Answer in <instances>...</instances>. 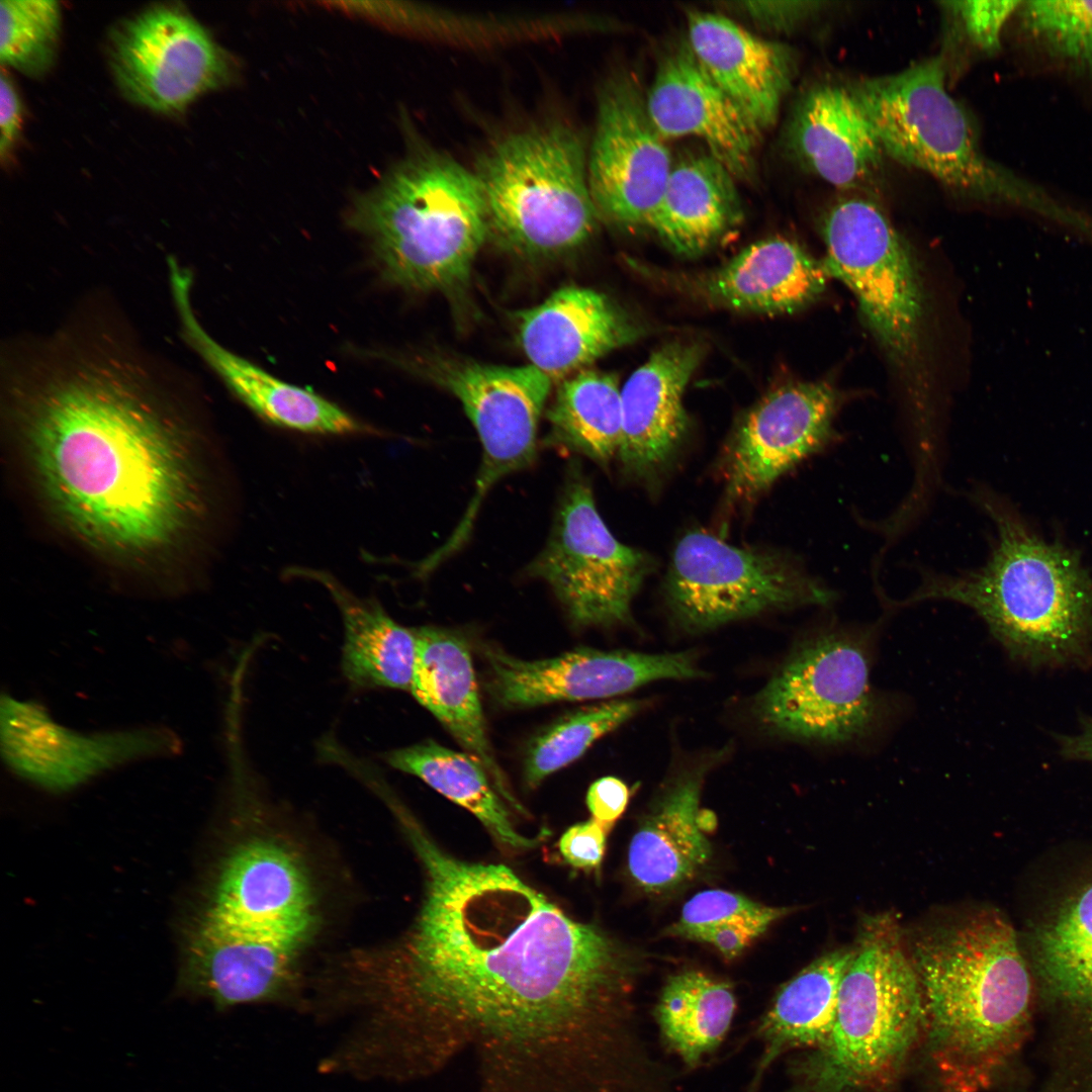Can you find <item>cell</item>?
<instances>
[{
  "instance_id": "1",
  "label": "cell",
  "mask_w": 1092,
  "mask_h": 1092,
  "mask_svg": "<svg viewBox=\"0 0 1092 1092\" xmlns=\"http://www.w3.org/2000/svg\"><path fill=\"white\" fill-rule=\"evenodd\" d=\"M424 873L421 905L396 938L331 964L328 990L362 1054H406L416 1030L452 1016L518 1030L625 1015L619 945L568 916L504 864L460 860L407 810L396 816Z\"/></svg>"
},
{
  "instance_id": "2",
  "label": "cell",
  "mask_w": 1092,
  "mask_h": 1092,
  "mask_svg": "<svg viewBox=\"0 0 1092 1092\" xmlns=\"http://www.w3.org/2000/svg\"><path fill=\"white\" fill-rule=\"evenodd\" d=\"M84 322L8 345V414L57 522L97 552L151 558L203 511L189 430L172 371L120 325Z\"/></svg>"
},
{
  "instance_id": "3",
  "label": "cell",
  "mask_w": 1092,
  "mask_h": 1092,
  "mask_svg": "<svg viewBox=\"0 0 1092 1092\" xmlns=\"http://www.w3.org/2000/svg\"><path fill=\"white\" fill-rule=\"evenodd\" d=\"M225 752L236 834L187 940L180 988L218 1011H305L310 962L332 922L331 873L294 811L267 791L245 743Z\"/></svg>"
},
{
  "instance_id": "4",
  "label": "cell",
  "mask_w": 1092,
  "mask_h": 1092,
  "mask_svg": "<svg viewBox=\"0 0 1092 1092\" xmlns=\"http://www.w3.org/2000/svg\"><path fill=\"white\" fill-rule=\"evenodd\" d=\"M910 959L923 1003L922 1032L945 1092L988 1089L1025 1042L1032 984L1009 921L981 908L922 931Z\"/></svg>"
},
{
  "instance_id": "5",
  "label": "cell",
  "mask_w": 1092,
  "mask_h": 1092,
  "mask_svg": "<svg viewBox=\"0 0 1092 1092\" xmlns=\"http://www.w3.org/2000/svg\"><path fill=\"white\" fill-rule=\"evenodd\" d=\"M995 521L997 545L968 573H924L899 605L944 600L974 610L1014 657L1061 664L1082 657L1092 636V578L1077 554L1028 533L996 496L974 492Z\"/></svg>"
},
{
  "instance_id": "6",
  "label": "cell",
  "mask_w": 1092,
  "mask_h": 1092,
  "mask_svg": "<svg viewBox=\"0 0 1092 1092\" xmlns=\"http://www.w3.org/2000/svg\"><path fill=\"white\" fill-rule=\"evenodd\" d=\"M349 223L383 278L418 291L461 286L489 234L480 182L452 158L418 151L359 197Z\"/></svg>"
},
{
  "instance_id": "7",
  "label": "cell",
  "mask_w": 1092,
  "mask_h": 1092,
  "mask_svg": "<svg viewBox=\"0 0 1092 1092\" xmlns=\"http://www.w3.org/2000/svg\"><path fill=\"white\" fill-rule=\"evenodd\" d=\"M825 1041L794 1068V1092H860L889 1084L922 1033L917 974L889 914L867 916Z\"/></svg>"
},
{
  "instance_id": "8",
  "label": "cell",
  "mask_w": 1092,
  "mask_h": 1092,
  "mask_svg": "<svg viewBox=\"0 0 1092 1092\" xmlns=\"http://www.w3.org/2000/svg\"><path fill=\"white\" fill-rule=\"evenodd\" d=\"M474 173L489 234L512 251L560 255L583 244L596 228L584 144L565 122L509 132L485 151Z\"/></svg>"
},
{
  "instance_id": "9",
  "label": "cell",
  "mask_w": 1092,
  "mask_h": 1092,
  "mask_svg": "<svg viewBox=\"0 0 1092 1092\" xmlns=\"http://www.w3.org/2000/svg\"><path fill=\"white\" fill-rule=\"evenodd\" d=\"M884 153L969 199L1014 198L1017 184L990 161L964 108L946 90L941 58L849 86Z\"/></svg>"
},
{
  "instance_id": "10",
  "label": "cell",
  "mask_w": 1092,
  "mask_h": 1092,
  "mask_svg": "<svg viewBox=\"0 0 1092 1092\" xmlns=\"http://www.w3.org/2000/svg\"><path fill=\"white\" fill-rule=\"evenodd\" d=\"M829 276L854 294L862 316L901 368L920 356L926 300L914 257L885 212L857 195L837 199L822 222Z\"/></svg>"
},
{
  "instance_id": "11",
  "label": "cell",
  "mask_w": 1092,
  "mask_h": 1092,
  "mask_svg": "<svg viewBox=\"0 0 1092 1092\" xmlns=\"http://www.w3.org/2000/svg\"><path fill=\"white\" fill-rule=\"evenodd\" d=\"M668 606L689 631L775 610L828 606L836 593L794 558L730 545L702 530L676 543L665 578Z\"/></svg>"
},
{
  "instance_id": "12",
  "label": "cell",
  "mask_w": 1092,
  "mask_h": 1092,
  "mask_svg": "<svg viewBox=\"0 0 1092 1092\" xmlns=\"http://www.w3.org/2000/svg\"><path fill=\"white\" fill-rule=\"evenodd\" d=\"M650 568L644 552L612 534L588 480L571 462L548 541L527 574L550 586L574 626L611 627L630 622L632 602Z\"/></svg>"
},
{
  "instance_id": "13",
  "label": "cell",
  "mask_w": 1092,
  "mask_h": 1092,
  "mask_svg": "<svg viewBox=\"0 0 1092 1092\" xmlns=\"http://www.w3.org/2000/svg\"><path fill=\"white\" fill-rule=\"evenodd\" d=\"M760 724L793 739L840 744L864 736L878 716L859 638L824 630L802 643L754 701Z\"/></svg>"
},
{
  "instance_id": "14",
  "label": "cell",
  "mask_w": 1092,
  "mask_h": 1092,
  "mask_svg": "<svg viewBox=\"0 0 1092 1092\" xmlns=\"http://www.w3.org/2000/svg\"><path fill=\"white\" fill-rule=\"evenodd\" d=\"M424 371L461 402L482 456L473 494L453 533L435 552L444 562L467 542L483 500L506 476L529 467L552 379L533 365L509 367L435 359Z\"/></svg>"
},
{
  "instance_id": "15",
  "label": "cell",
  "mask_w": 1092,
  "mask_h": 1092,
  "mask_svg": "<svg viewBox=\"0 0 1092 1092\" xmlns=\"http://www.w3.org/2000/svg\"><path fill=\"white\" fill-rule=\"evenodd\" d=\"M180 747L178 736L168 728L83 733L57 722L39 703L1 696L4 763L18 778L50 792L73 790L125 764L175 754Z\"/></svg>"
},
{
  "instance_id": "16",
  "label": "cell",
  "mask_w": 1092,
  "mask_h": 1092,
  "mask_svg": "<svg viewBox=\"0 0 1092 1092\" xmlns=\"http://www.w3.org/2000/svg\"><path fill=\"white\" fill-rule=\"evenodd\" d=\"M110 60L123 95L163 113L184 110L233 73L231 59L208 31L170 6L150 8L124 22L112 37Z\"/></svg>"
},
{
  "instance_id": "17",
  "label": "cell",
  "mask_w": 1092,
  "mask_h": 1092,
  "mask_svg": "<svg viewBox=\"0 0 1092 1092\" xmlns=\"http://www.w3.org/2000/svg\"><path fill=\"white\" fill-rule=\"evenodd\" d=\"M1030 970L1063 1018L1059 1086L1092 1092V875L1055 899L1029 931Z\"/></svg>"
},
{
  "instance_id": "18",
  "label": "cell",
  "mask_w": 1092,
  "mask_h": 1092,
  "mask_svg": "<svg viewBox=\"0 0 1092 1092\" xmlns=\"http://www.w3.org/2000/svg\"><path fill=\"white\" fill-rule=\"evenodd\" d=\"M664 140L635 80L619 75L607 81L587 160L599 215L619 225L648 226L673 167Z\"/></svg>"
},
{
  "instance_id": "19",
  "label": "cell",
  "mask_w": 1092,
  "mask_h": 1092,
  "mask_svg": "<svg viewBox=\"0 0 1092 1092\" xmlns=\"http://www.w3.org/2000/svg\"><path fill=\"white\" fill-rule=\"evenodd\" d=\"M827 381L793 382L761 397L743 416L723 458L728 502H751L781 476L837 439L845 401Z\"/></svg>"
},
{
  "instance_id": "20",
  "label": "cell",
  "mask_w": 1092,
  "mask_h": 1092,
  "mask_svg": "<svg viewBox=\"0 0 1092 1092\" xmlns=\"http://www.w3.org/2000/svg\"><path fill=\"white\" fill-rule=\"evenodd\" d=\"M486 662L484 689L507 709L562 701L605 699L659 679L703 675L688 652L648 654L580 647L558 656L524 660L502 648L482 644Z\"/></svg>"
},
{
  "instance_id": "21",
  "label": "cell",
  "mask_w": 1092,
  "mask_h": 1092,
  "mask_svg": "<svg viewBox=\"0 0 1092 1092\" xmlns=\"http://www.w3.org/2000/svg\"><path fill=\"white\" fill-rule=\"evenodd\" d=\"M167 263L182 338L254 413L273 425L307 434H379L330 400L274 377L218 344L200 325L192 307L191 271L175 258L170 257Z\"/></svg>"
},
{
  "instance_id": "22",
  "label": "cell",
  "mask_w": 1092,
  "mask_h": 1092,
  "mask_svg": "<svg viewBox=\"0 0 1092 1092\" xmlns=\"http://www.w3.org/2000/svg\"><path fill=\"white\" fill-rule=\"evenodd\" d=\"M646 106L664 139L699 138L734 177L751 173L760 131L710 78L690 48L660 64Z\"/></svg>"
},
{
  "instance_id": "23",
  "label": "cell",
  "mask_w": 1092,
  "mask_h": 1092,
  "mask_svg": "<svg viewBox=\"0 0 1092 1092\" xmlns=\"http://www.w3.org/2000/svg\"><path fill=\"white\" fill-rule=\"evenodd\" d=\"M703 356L700 342H668L621 388L623 428L617 457L629 474L654 473L678 449L689 424L684 393Z\"/></svg>"
},
{
  "instance_id": "24",
  "label": "cell",
  "mask_w": 1092,
  "mask_h": 1092,
  "mask_svg": "<svg viewBox=\"0 0 1092 1092\" xmlns=\"http://www.w3.org/2000/svg\"><path fill=\"white\" fill-rule=\"evenodd\" d=\"M517 318L531 365L551 379L579 372L639 336L638 327L605 294L578 286L556 290Z\"/></svg>"
},
{
  "instance_id": "25",
  "label": "cell",
  "mask_w": 1092,
  "mask_h": 1092,
  "mask_svg": "<svg viewBox=\"0 0 1092 1092\" xmlns=\"http://www.w3.org/2000/svg\"><path fill=\"white\" fill-rule=\"evenodd\" d=\"M688 29L689 48L710 78L759 131L771 126L793 79L791 50L715 13L690 12Z\"/></svg>"
},
{
  "instance_id": "26",
  "label": "cell",
  "mask_w": 1092,
  "mask_h": 1092,
  "mask_svg": "<svg viewBox=\"0 0 1092 1092\" xmlns=\"http://www.w3.org/2000/svg\"><path fill=\"white\" fill-rule=\"evenodd\" d=\"M789 142L805 168L844 191L869 190L882 170L884 150L849 87L809 90L795 110Z\"/></svg>"
},
{
  "instance_id": "27",
  "label": "cell",
  "mask_w": 1092,
  "mask_h": 1092,
  "mask_svg": "<svg viewBox=\"0 0 1092 1092\" xmlns=\"http://www.w3.org/2000/svg\"><path fill=\"white\" fill-rule=\"evenodd\" d=\"M413 630L416 662L410 692L483 765L498 794L521 810L488 738L465 638L435 626Z\"/></svg>"
},
{
  "instance_id": "28",
  "label": "cell",
  "mask_w": 1092,
  "mask_h": 1092,
  "mask_svg": "<svg viewBox=\"0 0 1092 1092\" xmlns=\"http://www.w3.org/2000/svg\"><path fill=\"white\" fill-rule=\"evenodd\" d=\"M828 275L823 261L797 243L770 238L749 245L705 276L701 291L712 303L754 313H789L816 300Z\"/></svg>"
},
{
  "instance_id": "29",
  "label": "cell",
  "mask_w": 1092,
  "mask_h": 1092,
  "mask_svg": "<svg viewBox=\"0 0 1092 1092\" xmlns=\"http://www.w3.org/2000/svg\"><path fill=\"white\" fill-rule=\"evenodd\" d=\"M733 178L711 154L680 161L672 167L648 226L676 254H703L742 217Z\"/></svg>"
},
{
  "instance_id": "30",
  "label": "cell",
  "mask_w": 1092,
  "mask_h": 1092,
  "mask_svg": "<svg viewBox=\"0 0 1092 1092\" xmlns=\"http://www.w3.org/2000/svg\"><path fill=\"white\" fill-rule=\"evenodd\" d=\"M705 766L679 777L633 836L628 869L648 892H663L691 880L711 856L700 823Z\"/></svg>"
},
{
  "instance_id": "31",
  "label": "cell",
  "mask_w": 1092,
  "mask_h": 1092,
  "mask_svg": "<svg viewBox=\"0 0 1092 1092\" xmlns=\"http://www.w3.org/2000/svg\"><path fill=\"white\" fill-rule=\"evenodd\" d=\"M292 575L321 583L340 611L344 625L342 671L355 689L408 691L416 662V636L395 622L373 599L354 595L329 572L291 568Z\"/></svg>"
},
{
  "instance_id": "32",
  "label": "cell",
  "mask_w": 1092,
  "mask_h": 1092,
  "mask_svg": "<svg viewBox=\"0 0 1092 1092\" xmlns=\"http://www.w3.org/2000/svg\"><path fill=\"white\" fill-rule=\"evenodd\" d=\"M853 952V947L826 952L781 987L757 1026L764 1048L753 1085L783 1053L797 1048L814 1050L825 1041Z\"/></svg>"
},
{
  "instance_id": "33",
  "label": "cell",
  "mask_w": 1092,
  "mask_h": 1092,
  "mask_svg": "<svg viewBox=\"0 0 1092 1092\" xmlns=\"http://www.w3.org/2000/svg\"><path fill=\"white\" fill-rule=\"evenodd\" d=\"M383 760L394 769L415 776L435 791L471 812L503 847L533 848L540 839L520 834L483 765L471 754L433 740L389 750Z\"/></svg>"
},
{
  "instance_id": "34",
  "label": "cell",
  "mask_w": 1092,
  "mask_h": 1092,
  "mask_svg": "<svg viewBox=\"0 0 1092 1092\" xmlns=\"http://www.w3.org/2000/svg\"><path fill=\"white\" fill-rule=\"evenodd\" d=\"M546 419L548 446L607 465L617 457L622 439V398L616 376L581 370L562 381Z\"/></svg>"
},
{
  "instance_id": "35",
  "label": "cell",
  "mask_w": 1092,
  "mask_h": 1092,
  "mask_svg": "<svg viewBox=\"0 0 1092 1092\" xmlns=\"http://www.w3.org/2000/svg\"><path fill=\"white\" fill-rule=\"evenodd\" d=\"M735 1008L729 984L702 972L685 971L666 981L655 1018L664 1043L694 1068L722 1042Z\"/></svg>"
},
{
  "instance_id": "36",
  "label": "cell",
  "mask_w": 1092,
  "mask_h": 1092,
  "mask_svg": "<svg viewBox=\"0 0 1092 1092\" xmlns=\"http://www.w3.org/2000/svg\"><path fill=\"white\" fill-rule=\"evenodd\" d=\"M642 707L637 700H618L580 708L559 718L528 744L524 779L538 787L548 776L582 756L592 744L616 729Z\"/></svg>"
},
{
  "instance_id": "37",
  "label": "cell",
  "mask_w": 1092,
  "mask_h": 1092,
  "mask_svg": "<svg viewBox=\"0 0 1092 1092\" xmlns=\"http://www.w3.org/2000/svg\"><path fill=\"white\" fill-rule=\"evenodd\" d=\"M61 29V9L52 0H3L0 3V61L35 77L54 64Z\"/></svg>"
},
{
  "instance_id": "38",
  "label": "cell",
  "mask_w": 1092,
  "mask_h": 1092,
  "mask_svg": "<svg viewBox=\"0 0 1092 1092\" xmlns=\"http://www.w3.org/2000/svg\"><path fill=\"white\" fill-rule=\"evenodd\" d=\"M1021 24L1053 60L1092 76V1H1027Z\"/></svg>"
},
{
  "instance_id": "39",
  "label": "cell",
  "mask_w": 1092,
  "mask_h": 1092,
  "mask_svg": "<svg viewBox=\"0 0 1092 1092\" xmlns=\"http://www.w3.org/2000/svg\"><path fill=\"white\" fill-rule=\"evenodd\" d=\"M792 908L768 907L742 895L723 890H707L693 896L682 907L676 928L705 927L728 923L770 925Z\"/></svg>"
},
{
  "instance_id": "40",
  "label": "cell",
  "mask_w": 1092,
  "mask_h": 1092,
  "mask_svg": "<svg viewBox=\"0 0 1092 1092\" xmlns=\"http://www.w3.org/2000/svg\"><path fill=\"white\" fill-rule=\"evenodd\" d=\"M1021 1H950L944 2L958 18L965 34L980 50L994 53L1000 48V34L1007 19Z\"/></svg>"
},
{
  "instance_id": "41",
  "label": "cell",
  "mask_w": 1092,
  "mask_h": 1092,
  "mask_svg": "<svg viewBox=\"0 0 1092 1092\" xmlns=\"http://www.w3.org/2000/svg\"><path fill=\"white\" fill-rule=\"evenodd\" d=\"M610 829L594 818L570 826L559 839L560 854L575 869L590 871L599 868Z\"/></svg>"
},
{
  "instance_id": "42",
  "label": "cell",
  "mask_w": 1092,
  "mask_h": 1092,
  "mask_svg": "<svg viewBox=\"0 0 1092 1092\" xmlns=\"http://www.w3.org/2000/svg\"><path fill=\"white\" fill-rule=\"evenodd\" d=\"M768 925L760 923H728L705 927L676 928L670 926V935L710 943L727 960L739 956Z\"/></svg>"
},
{
  "instance_id": "43",
  "label": "cell",
  "mask_w": 1092,
  "mask_h": 1092,
  "mask_svg": "<svg viewBox=\"0 0 1092 1092\" xmlns=\"http://www.w3.org/2000/svg\"><path fill=\"white\" fill-rule=\"evenodd\" d=\"M825 4L811 1H750L738 7L760 26L787 30L818 12Z\"/></svg>"
},
{
  "instance_id": "44",
  "label": "cell",
  "mask_w": 1092,
  "mask_h": 1092,
  "mask_svg": "<svg viewBox=\"0 0 1092 1092\" xmlns=\"http://www.w3.org/2000/svg\"><path fill=\"white\" fill-rule=\"evenodd\" d=\"M629 800L625 783L615 777H604L594 782L586 794V805L592 817L613 827L623 814Z\"/></svg>"
},
{
  "instance_id": "45",
  "label": "cell",
  "mask_w": 1092,
  "mask_h": 1092,
  "mask_svg": "<svg viewBox=\"0 0 1092 1092\" xmlns=\"http://www.w3.org/2000/svg\"><path fill=\"white\" fill-rule=\"evenodd\" d=\"M21 103L10 77L0 76V154L2 160L9 156L21 128Z\"/></svg>"
},
{
  "instance_id": "46",
  "label": "cell",
  "mask_w": 1092,
  "mask_h": 1092,
  "mask_svg": "<svg viewBox=\"0 0 1092 1092\" xmlns=\"http://www.w3.org/2000/svg\"><path fill=\"white\" fill-rule=\"evenodd\" d=\"M1062 752L1070 758L1092 761V722L1081 733L1064 737Z\"/></svg>"
}]
</instances>
